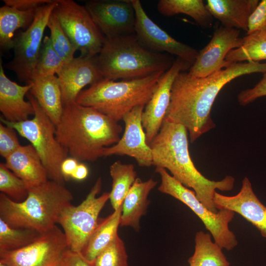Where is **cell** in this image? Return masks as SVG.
Instances as JSON below:
<instances>
[{
	"instance_id": "cell-6",
	"label": "cell",
	"mask_w": 266,
	"mask_h": 266,
	"mask_svg": "<svg viewBox=\"0 0 266 266\" xmlns=\"http://www.w3.org/2000/svg\"><path fill=\"white\" fill-rule=\"evenodd\" d=\"M165 72L119 81L103 78L83 90L76 102L92 107L118 122L135 107L146 105Z\"/></svg>"
},
{
	"instance_id": "cell-33",
	"label": "cell",
	"mask_w": 266,
	"mask_h": 266,
	"mask_svg": "<svg viewBox=\"0 0 266 266\" xmlns=\"http://www.w3.org/2000/svg\"><path fill=\"white\" fill-rule=\"evenodd\" d=\"M47 27L50 30L49 36L55 51L65 64L71 61L74 58L77 49L64 31L53 11L48 20Z\"/></svg>"
},
{
	"instance_id": "cell-18",
	"label": "cell",
	"mask_w": 266,
	"mask_h": 266,
	"mask_svg": "<svg viewBox=\"0 0 266 266\" xmlns=\"http://www.w3.org/2000/svg\"><path fill=\"white\" fill-rule=\"evenodd\" d=\"M57 75L64 105L75 102L84 87L103 78L96 62L95 57L82 55L65 64Z\"/></svg>"
},
{
	"instance_id": "cell-19",
	"label": "cell",
	"mask_w": 266,
	"mask_h": 266,
	"mask_svg": "<svg viewBox=\"0 0 266 266\" xmlns=\"http://www.w3.org/2000/svg\"><path fill=\"white\" fill-rule=\"evenodd\" d=\"M214 201L218 210L226 209L240 215L266 238V206L255 194L249 179L245 177L240 191L227 196L216 192Z\"/></svg>"
},
{
	"instance_id": "cell-16",
	"label": "cell",
	"mask_w": 266,
	"mask_h": 266,
	"mask_svg": "<svg viewBox=\"0 0 266 266\" xmlns=\"http://www.w3.org/2000/svg\"><path fill=\"white\" fill-rule=\"evenodd\" d=\"M191 65L176 58L171 66L162 76L150 100L145 106L142 124L148 144L159 133L170 101L173 83L181 71L189 70Z\"/></svg>"
},
{
	"instance_id": "cell-20",
	"label": "cell",
	"mask_w": 266,
	"mask_h": 266,
	"mask_svg": "<svg viewBox=\"0 0 266 266\" xmlns=\"http://www.w3.org/2000/svg\"><path fill=\"white\" fill-rule=\"evenodd\" d=\"M32 87L31 84L20 85L9 79L4 73L0 60V111L5 120L19 122L34 115L33 104L24 99Z\"/></svg>"
},
{
	"instance_id": "cell-22",
	"label": "cell",
	"mask_w": 266,
	"mask_h": 266,
	"mask_svg": "<svg viewBox=\"0 0 266 266\" xmlns=\"http://www.w3.org/2000/svg\"><path fill=\"white\" fill-rule=\"evenodd\" d=\"M258 0H207L206 6L213 17L228 28L247 31L249 17Z\"/></svg>"
},
{
	"instance_id": "cell-26",
	"label": "cell",
	"mask_w": 266,
	"mask_h": 266,
	"mask_svg": "<svg viewBox=\"0 0 266 266\" xmlns=\"http://www.w3.org/2000/svg\"><path fill=\"white\" fill-rule=\"evenodd\" d=\"M37 9L21 10L4 4L0 8V47L13 49L15 32L27 29L33 22Z\"/></svg>"
},
{
	"instance_id": "cell-4",
	"label": "cell",
	"mask_w": 266,
	"mask_h": 266,
	"mask_svg": "<svg viewBox=\"0 0 266 266\" xmlns=\"http://www.w3.org/2000/svg\"><path fill=\"white\" fill-rule=\"evenodd\" d=\"M73 199L64 185L51 180L29 189L27 198L22 202L14 201L0 193V218L12 227L43 233L56 225L62 211Z\"/></svg>"
},
{
	"instance_id": "cell-36",
	"label": "cell",
	"mask_w": 266,
	"mask_h": 266,
	"mask_svg": "<svg viewBox=\"0 0 266 266\" xmlns=\"http://www.w3.org/2000/svg\"><path fill=\"white\" fill-rule=\"evenodd\" d=\"M17 131L12 127L0 124V155L5 159L21 145L17 137Z\"/></svg>"
},
{
	"instance_id": "cell-39",
	"label": "cell",
	"mask_w": 266,
	"mask_h": 266,
	"mask_svg": "<svg viewBox=\"0 0 266 266\" xmlns=\"http://www.w3.org/2000/svg\"><path fill=\"white\" fill-rule=\"evenodd\" d=\"M59 266H93L79 252L67 249L64 252Z\"/></svg>"
},
{
	"instance_id": "cell-34",
	"label": "cell",
	"mask_w": 266,
	"mask_h": 266,
	"mask_svg": "<svg viewBox=\"0 0 266 266\" xmlns=\"http://www.w3.org/2000/svg\"><path fill=\"white\" fill-rule=\"evenodd\" d=\"M29 188L26 183L11 171L4 163L0 164V191L16 202L27 198Z\"/></svg>"
},
{
	"instance_id": "cell-7",
	"label": "cell",
	"mask_w": 266,
	"mask_h": 266,
	"mask_svg": "<svg viewBox=\"0 0 266 266\" xmlns=\"http://www.w3.org/2000/svg\"><path fill=\"white\" fill-rule=\"evenodd\" d=\"M27 97L34 109L33 117L14 123L1 117V123L13 127L28 140L38 154L50 180L65 185L61 165L67 158L68 153L56 138V125L30 93Z\"/></svg>"
},
{
	"instance_id": "cell-43",
	"label": "cell",
	"mask_w": 266,
	"mask_h": 266,
	"mask_svg": "<svg viewBox=\"0 0 266 266\" xmlns=\"http://www.w3.org/2000/svg\"><path fill=\"white\" fill-rule=\"evenodd\" d=\"M0 266H10L6 264L0 262Z\"/></svg>"
},
{
	"instance_id": "cell-28",
	"label": "cell",
	"mask_w": 266,
	"mask_h": 266,
	"mask_svg": "<svg viewBox=\"0 0 266 266\" xmlns=\"http://www.w3.org/2000/svg\"><path fill=\"white\" fill-rule=\"evenodd\" d=\"M193 255L189 258L190 266H230L222 248L211 239V235L203 231L196 233Z\"/></svg>"
},
{
	"instance_id": "cell-29",
	"label": "cell",
	"mask_w": 266,
	"mask_h": 266,
	"mask_svg": "<svg viewBox=\"0 0 266 266\" xmlns=\"http://www.w3.org/2000/svg\"><path fill=\"white\" fill-rule=\"evenodd\" d=\"M112 178V189L109 200L114 210L122 206L124 200L136 179V172L133 164L118 161L109 167Z\"/></svg>"
},
{
	"instance_id": "cell-42",
	"label": "cell",
	"mask_w": 266,
	"mask_h": 266,
	"mask_svg": "<svg viewBox=\"0 0 266 266\" xmlns=\"http://www.w3.org/2000/svg\"><path fill=\"white\" fill-rule=\"evenodd\" d=\"M88 173V169L86 166L79 163L71 178L76 180H82L87 177Z\"/></svg>"
},
{
	"instance_id": "cell-2",
	"label": "cell",
	"mask_w": 266,
	"mask_h": 266,
	"mask_svg": "<svg viewBox=\"0 0 266 266\" xmlns=\"http://www.w3.org/2000/svg\"><path fill=\"white\" fill-rule=\"evenodd\" d=\"M187 132L182 125L164 121L159 133L149 144L153 165L168 169L177 181L193 189L206 207L217 212L218 210L214 201L216 190H232L235 179L227 176L221 180L214 181L203 176L191 158Z\"/></svg>"
},
{
	"instance_id": "cell-3",
	"label": "cell",
	"mask_w": 266,
	"mask_h": 266,
	"mask_svg": "<svg viewBox=\"0 0 266 266\" xmlns=\"http://www.w3.org/2000/svg\"><path fill=\"white\" fill-rule=\"evenodd\" d=\"M118 122L92 107L66 103L56 126V138L71 157L94 162L120 139L122 127Z\"/></svg>"
},
{
	"instance_id": "cell-37",
	"label": "cell",
	"mask_w": 266,
	"mask_h": 266,
	"mask_svg": "<svg viewBox=\"0 0 266 266\" xmlns=\"http://www.w3.org/2000/svg\"><path fill=\"white\" fill-rule=\"evenodd\" d=\"M259 31H266V0H262L251 14L247 34Z\"/></svg>"
},
{
	"instance_id": "cell-14",
	"label": "cell",
	"mask_w": 266,
	"mask_h": 266,
	"mask_svg": "<svg viewBox=\"0 0 266 266\" xmlns=\"http://www.w3.org/2000/svg\"><path fill=\"white\" fill-rule=\"evenodd\" d=\"M84 6L105 38L135 33V13L131 0H90Z\"/></svg>"
},
{
	"instance_id": "cell-1",
	"label": "cell",
	"mask_w": 266,
	"mask_h": 266,
	"mask_svg": "<svg viewBox=\"0 0 266 266\" xmlns=\"http://www.w3.org/2000/svg\"><path fill=\"white\" fill-rule=\"evenodd\" d=\"M266 73V63H233L204 77H194L180 72L171 90L170 101L164 121L184 126L191 142L215 127L210 112L221 89L233 79L243 75Z\"/></svg>"
},
{
	"instance_id": "cell-8",
	"label": "cell",
	"mask_w": 266,
	"mask_h": 266,
	"mask_svg": "<svg viewBox=\"0 0 266 266\" xmlns=\"http://www.w3.org/2000/svg\"><path fill=\"white\" fill-rule=\"evenodd\" d=\"M155 171L161 178L158 190L179 200L190 208L202 222L216 243L228 251L237 245L236 236L229 226L234 218L233 211L226 209H220L217 212L210 210L198 199L194 191L177 181L166 169L156 167Z\"/></svg>"
},
{
	"instance_id": "cell-23",
	"label": "cell",
	"mask_w": 266,
	"mask_h": 266,
	"mask_svg": "<svg viewBox=\"0 0 266 266\" xmlns=\"http://www.w3.org/2000/svg\"><path fill=\"white\" fill-rule=\"evenodd\" d=\"M157 183L152 178L142 181L136 178L124 200L120 226H130L138 231L140 220L149 204L148 195Z\"/></svg>"
},
{
	"instance_id": "cell-30",
	"label": "cell",
	"mask_w": 266,
	"mask_h": 266,
	"mask_svg": "<svg viewBox=\"0 0 266 266\" xmlns=\"http://www.w3.org/2000/svg\"><path fill=\"white\" fill-rule=\"evenodd\" d=\"M242 45L230 51L225 61L229 64L242 61L256 62L266 60V31L247 34Z\"/></svg>"
},
{
	"instance_id": "cell-13",
	"label": "cell",
	"mask_w": 266,
	"mask_h": 266,
	"mask_svg": "<svg viewBox=\"0 0 266 266\" xmlns=\"http://www.w3.org/2000/svg\"><path fill=\"white\" fill-rule=\"evenodd\" d=\"M131 0L135 13L134 33L141 44L152 51L174 55L192 66L199 51L161 28L147 15L140 0Z\"/></svg>"
},
{
	"instance_id": "cell-35",
	"label": "cell",
	"mask_w": 266,
	"mask_h": 266,
	"mask_svg": "<svg viewBox=\"0 0 266 266\" xmlns=\"http://www.w3.org/2000/svg\"><path fill=\"white\" fill-rule=\"evenodd\" d=\"M93 266H129L125 244L118 235L92 263Z\"/></svg>"
},
{
	"instance_id": "cell-41",
	"label": "cell",
	"mask_w": 266,
	"mask_h": 266,
	"mask_svg": "<svg viewBox=\"0 0 266 266\" xmlns=\"http://www.w3.org/2000/svg\"><path fill=\"white\" fill-rule=\"evenodd\" d=\"M78 164V160L71 157H67L63 161L61 165V171L65 181L71 178Z\"/></svg>"
},
{
	"instance_id": "cell-32",
	"label": "cell",
	"mask_w": 266,
	"mask_h": 266,
	"mask_svg": "<svg viewBox=\"0 0 266 266\" xmlns=\"http://www.w3.org/2000/svg\"><path fill=\"white\" fill-rule=\"evenodd\" d=\"M52 46L49 36L43 39L39 55L35 68L34 78L43 77L58 74L65 65Z\"/></svg>"
},
{
	"instance_id": "cell-21",
	"label": "cell",
	"mask_w": 266,
	"mask_h": 266,
	"mask_svg": "<svg viewBox=\"0 0 266 266\" xmlns=\"http://www.w3.org/2000/svg\"><path fill=\"white\" fill-rule=\"evenodd\" d=\"M5 160V166L22 179L29 189L48 180L46 169L31 144L21 145Z\"/></svg>"
},
{
	"instance_id": "cell-27",
	"label": "cell",
	"mask_w": 266,
	"mask_h": 266,
	"mask_svg": "<svg viewBox=\"0 0 266 266\" xmlns=\"http://www.w3.org/2000/svg\"><path fill=\"white\" fill-rule=\"evenodd\" d=\"M157 8L165 16L187 15L203 29L210 28L213 25V17L202 0H160Z\"/></svg>"
},
{
	"instance_id": "cell-25",
	"label": "cell",
	"mask_w": 266,
	"mask_h": 266,
	"mask_svg": "<svg viewBox=\"0 0 266 266\" xmlns=\"http://www.w3.org/2000/svg\"><path fill=\"white\" fill-rule=\"evenodd\" d=\"M122 206L106 218L99 221L96 229L80 252L88 262L92 263L96 257L115 238L120 226Z\"/></svg>"
},
{
	"instance_id": "cell-5",
	"label": "cell",
	"mask_w": 266,
	"mask_h": 266,
	"mask_svg": "<svg viewBox=\"0 0 266 266\" xmlns=\"http://www.w3.org/2000/svg\"><path fill=\"white\" fill-rule=\"evenodd\" d=\"M95 60L104 79L132 80L166 72L172 65V55L152 51L135 33L105 38Z\"/></svg>"
},
{
	"instance_id": "cell-38",
	"label": "cell",
	"mask_w": 266,
	"mask_h": 266,
	"mask_svg": "<svg viewBox=\"0 0 266 266\" xmlns=\"http://www.w3.org/2000/svg\"><path fill=\"white\" fill-rule=\"evenodd\" d=\"M266 96V73L262 79L253 88L240 92L237 96L238 101L241 105H246L259 98Z\"/></svg>"
},
{
	"instance_id": "cell-17",
	"label": "cell",
	"mask_w": 266,
	"mask_h": 266,
	"mask_svg": "<svg viewBox=\"0 0 266 266\" xmlns=\"http://www.w3.org/2000/svg\"><path fill=\"white\" fill-rule=\"evenodd\" d=\"M145 105L133 108L124 116L125 131L119 141L106 148L103 157L113 155H127L133 158L139 166L153 165L152 150L147 143L142 124V115Z\"/></svg>"
},
{
	"instance_id": "cell-12",
	"label": "cell",
	"mask_w": 266,
	"mask_h": 266,
	"mask_svg": "<svg viewBox=\"0 0 266 266\" xmlns=\"http://www.w3.org/2000/svg\"><path fill=\"white\" fill-rule=\"evenodd\" d=\"M68 248L64 232L56 225L30 244L0 254V262L10 266H59Z\"/></svg>"
},
{
	"instance_id": "cell-40",
	"label": "cell",
	"mask_w": 266,
	"mask_h": 266,
	"mask_svg": "<svg viewBox=\"0 0 266 266\" xmlns=\"http://www.w3.org/2000/svg\"><path fill=\"white\" fill-rule=\"evenodd\" d=\"M52 0H3L4 4L21 10L35 9Z\"/></svg>"
},
{
	"instance_id": "cell-15",
	"label": "cell",
	"mask_w": 266,
	"mask_h": 266,
	"mask_svg": "<svg viewBox=\"0 0 266 266\" xmlns=\"http://www.w3.org/2000/svg\"><path fill=\"white\" fill-rule=\"evenodd\" d=\"M239 34V30L222 25L216 29L208 43L199 51L189 74L204 77L229 66L225 59L230 51L242 45L243 38Z\"/></svg>"
},
{
	"instance_id": "cell-24",
	"label": "cell",
	"mask_w": 266,
	"mask_h": 266,
	"mask_svg": "<svg viewBox=\"0 0 266 266\" xmlns=\"http://www.w3.org/2000/svg\"><path fill=\"white\" fill-rule=\"evenodd\" d=\"M30 84L32 87L29 93L56 126L62 116L64 107L58 77L53 75L35 77Z\"/></svg>"
},
{
	"instance_id": "cell-31",
	"label": "cell",
	"mask_w": 266,
	"mask_h": 266,
	"mask_svg": "<svg viewBox=\"0 0 266 266\" xmlns=\"http://www.w3.org/2000/svg\"><path fill=\"white\" fill-rule=\"evenodd\" d=\"M40 234L33 229L12 227L0 218V254L22 248Z\"/></svg>"
},
{
	"instance_id": "cell-10",
	"label": "cell",
	"mask_w": 266,
	"mask_h": 266,
	"mask_svg": "<svg viewBox=\"0 0 266 266\" xmlns=\"http://www.w3.org/2000/svg\"><path fill=\"white\" fill-rule=\"evenodd\" d=\"M56 4V0H52L37 8L31 25L26 30L20 31L13 39L14 56L4 67L13 71L20 82L30 84L33 79L44 33Z\"/></svg>"
},
{
	"instance_id": "cell-9",
	"label": "cell",
	"mask_w": 266,
	"mask_h": 266,
	"mask_svg": "<svg viewBox=\"0 0 266 266\" xmlns=\"http://www.w3.org/2000/svg\"><path fill=\"white\" fill-rule=\"evenodd\" d=\"M102 180L98 178L86 199L78 205L70 204L62 211L58 219L65 234L68 249L80 253L97 226L98 216L110 193L98 197Z\"/></svg>"
},
{
	"instance_id": "cell-11",
	"label": "cell",
	"mask_w": 266,
	"mask_h": 266,
	"mask_svg": "<svg viewBox=\"0 0 266 266\" xmlns=\"http://www.w3.org/2000/svg\"><path fill=\"white\" fill-rule=\"evenodd\" d=\"M53 13L80 55L95 57L105 41L85 6L72 0H56Z\"/></svg>"
}]
</instances>
